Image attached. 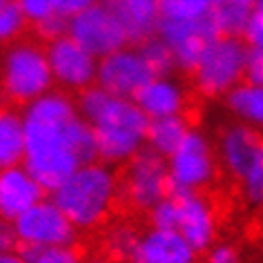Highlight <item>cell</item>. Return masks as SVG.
<instances>
[{
	"instance_id": "6da1fadb",
	"label": "cell",
	"mask_w": 263,
	"mask_h": 263,
	"mask_svg": "<svg viewBox=\"0 0 263 263\" xmlns=\"http://www.w3.org/2000/svg\"><path fill=\"white\" fill-rule=\"evenodd\" d=\"M27 152L23 165L47 190L65 183L78 167L98 161L94 127L78 111L74 94L51 89L23 107Z\"/></svg>"
},
{
	"instance_id": "7a4b0ae2",
	"label": "cell",
	"mask_w": 263,
	"mask_h": 263,
	"mask_svg": "<svg viewBox=\"0 0 263 263\" xmlns=\"http://www.w3.org/2000/svg\"><path fill=\"white\" fill-rule=\"evenodd\" d=\"M81 116L94 127L98 161L107 165H125L147 145L149 118L134 98L114 96L101 85L76 96Z\"/></svg>"
},
{
	"instance_id": "3957f363",
	"label": "cell",
	"mask_w": 263,
	"mask_h": 263,
	"mask_svg": "<svg viewBox=\"0 0 263 263\" xmlns=\"http://www.w3.org/2000/svg\"><path fill=\"white\" fill-rule=\"evenodd\" d=\"M51 199L76 230H94L109 219L121 199V176L103 161L87 163L61 183L51 192Z\"/></svg>"
},
{
	"instance_id": "277c9868",
	"label": "cell",
	"mask_w": 263,
	"mask_h": 263,
	"mask_svg": "<svg viewBox=\"0 0 263 263\" xmlns=\"http://www.w3.org/2000/svg\"><path fill=\"white\" fill-rule=\"evenodd\" d=\"M216 156L250 205L263 208V132L241 121L223 123L216 132Z\"/></svg>"
},
{
	"instance_id": "5b68a950",
	"label": "cell",
	"mask_w": 263,
	"mask_h": 263,
	"mask_svg": "<svg viewBox=\"0 0 263 263\" xmlns=\"http://www.w3.org/2000/svg\"><path fill=\"white\" fill-rule=\"evenodd\" d=\"M51 89H56V81L49 65L47 45L27 36L5 45L3 94L9 107H27Z\"/></svg>"
},
{
	"instance_id": "8992f818",
	"label": "cell",
	"mask_w": 263,
	"mask_h": 263,
	"mask_svg": "<svg viewBox=\"0 0 263 263\" xmlns=\"http://www.w3.org/2000/svg\"><path fill=\"white\" fill-rule=\"evenodd\" d=\"M250 45L241 36H216L192 69V89L208 101L226 98L246 81V58Z\"/></svg>"
},
{
	"instance_id": "52a82bcc",
	"label": "cell",
	"mask_w": 263,
	"mask_h": 263,
	"mask_svg": "<svg viewBox=\"0 0 263 263\" xmlns=\"http://www.w3.org/2000/svg\"><path fill=\"white\" fill-rule=\"evenodd\" d=\"M121 201L136 212H149L170 194L167 159L149 147H143L132 161L123 165Z\"/></svg>"
},
{
	"instance_id": "ba28073f",
	"label": "cell",
	"mask_w": 263,
	"mask_h": 263,
	"mask_svg": "<svg viewBox=\"0 0 263 263\" xmlns=\"http://www.w3.org/2000/svg\"><path fill=\"white\" fill-rule=\"evenodd\" d=\"M170 167V192H203L212 185L219 174V156L216 145L201 129H190L185 141L167 156Z\"/></svg>"
},
{
	"instance_id": "9c48e42d",
	"label": "cell",
	"mask_w": 263,
	"mask_h": 263,
	"mask_svg": "<svg viewBox=\"0 0 263 263\" xmlns=\"http://www.w3.org/2000/svg\"><path fill=\"white\" fill-rule=\"evenodd\" d=\"M9 223L16 232L18 243L34 248L74 246L78 232L74 223L67 219V214L56 205L54 199H43Z\"/></svg>"
},
{
	"instance_id": "30bf717a",
	"label": "cell",
	"mask_w": 263,
	"mask_h": 263,
	"mask_svg": "<svg viewBox=\"0 0 263 263\" xmlns=\"http://www.w3.org/2000/svg\"><path fill=\"white\" fill-rule=\"evenodd\" d=\"M49 65L54 71L56 87L67 94H81L96 85L98 76V58L89 54L81 43H76L69 34L47 45Z\"/></svg>"
},
{
	"instance_id": "8fae6325",
	"label": "cell",
	"mask_w": 263,
	"mask_h": 263,
	"mask_svg": "<svg viewBox=\"0 0 263 263\" xmlns=\"http://www.w3.org/2000/svg\"><path fill=\"white\" fill-rule=\"evenodd\" d=\"M69 36L76 43H81L89 54H94L98 61L114 51L129 45V38L125 34L118 18L98 0L91 9L83 11L81 16L69 21Z\"/></svg>"
},
{
	"instance_id": "7c38bea8",
	"label": "cell",
	"mask_w": 263,
	"mask_h": 263,
	"mask_svg": "<svg viewBox=\"0 0 263 263\" xmlns=\"http://www.w3.org/2000/svg\"><path fill=\"white\" fill-rule=\"evenodd\" d=\"M152 78L154 74L143 58L141 47L139 45H127V47L101 58L96 85H101L103 89H107L114 96L136 98V94Z\"/></svg>"
},
{
	"instance_id": "4fadbf2b",
	"label": "cell",
	"mask_w": 263,
	"mask_h": 263,
	"mask_svg": "<svg viewBox=\"0 0 263 263\" xmlns=\"http://www.w3.org/2000/svg\"><path fill=\"white\" fill-rule=\"evenodd\" d=\"M156 36H161L167 43V47L172 49L176 69L183 71V74H192V69L196 67L205 47L221 34L216 31L212 18H203V21L161 18Z\"/></svg>"
},
{
	"instance_id": "5bb4252c",
	"label": "cell",
	"mask_w": 263,
	"mask_h": 263,
	"mask_svg": "<svg viewBox=\"0 0 263 263\" xmlns=\"http://www.w3.org/2000/svg\"><path fill=\"white\" fill-rule=\"evenodd\" d=\"M179 203V232L196 252L212 248L216 234L214 208L201 192H170Z\"/></svg>"
},
{
	"instance_id": "9a60e30c",
	"label": "cell",
	"mask_w": 263,
	"mask_h": 263,
	"mask_svg": "<svg viewBox=\"0 0 263 263\" xmlns=\"http://www.w3.org/2000/svg\"><path fill=\"white\" fill-rule=\"evenodd\" d=\"M45 190L25 165L5 167L0 174V212L5 221H14L45 199Z\"/></svg>"
},
{
	"instance_id": "2e32d148",
	"label": "cell",
	"mask_w": 263,
	"mask_h": 263,
	"mask_svg": "<svg viewBox=\"0 0 263 263\" xmlns=\"http://www.w3.org/2000/svg\"><path fill=\"white\" fill-rule=\"evenodd\" d=\"M134 101L145 111L149 121L152 118H165V116H183L187 109L190 91L174 76H154L136 94Z\"/></svg>"
},
{
	"instance_id": "e0dca14e",
	"label": "cell",
	"mask_w": 263,
	"mask_h": 263,
	"mask_svg": "<svg viewBox=\"0 0 263 263\" xmlns=\"http://www.w3.org/2000/svg\"><path fill=\"white\" fill-rule=\"evenodd\" d=\"M123 25L129 45H141L159 34L161 0H101Z\"/></svg>"
},
{
	"instance_id": "ac0fdd59",
	"label": "cell",
	"mask_w": 263,
	"mask_h": 263,
	"mask_svg": "<svg viewBox=\"0 0 263 263\" xmlns=\"http://www.w3.org/2000/svg\"><path fill=\"white\" fill-rule=\"evenodd\" d=\"M196 250L176 230H147L129 263H194Z\"/></svg>"
},
{
	"instance_id": "d6986e66",
	"label": "cell",
	"mask_w": 263,
	"mask_h": 263,
	"mask_svg": "<svg viewBox=\"0 0 263 263\" xmlns=\"http://www.w3.org/2000/svg\"><path fill=\"white\" fill-rule=\"evenodd\" d=\"M25 152H27V132H25L23 111L7 105L0 116V165L3 170L23 165Z\"/></svg>"
},
{
	"instance_id": "ffe728a7",
	"label": "cell",
	"mask_w": 263,
	"mask_h": 263,
	"mask_svg": "<svg viewBox=\"0 0 263 263\" xmlns=\"http://www.w3.org/2000/svg\"><path fill=\"white\" fill-rule=\"evenodd\" d=\"M226 109L232 114L234 121H241L250 127L263 132V87L243 81L241 85L223 98Z\"/></svg>"
},
{
	"instance_id": "44dd1931",
	"label": "cell",
	"mask_w": 263,
	"mask_h": 263,
	"mask_svg": "<svg viewBox=\"0 0 263 263\" xmlns=\"http://www.w3.org/2000/svg\"><path fill=\"white\" fill-rule=\"evenodd\" d=\"M190 123L185 114L183 116H165V118H152L147 127V145L154 152L167 156H172L176 152V147L185 141V136L190 134Z\"/></svg>"
},
{
	"instance_id": "7402d4cb",
	"label": "cell",
	"mask_w": 263,
	"mask_h": 263,
	"mask_svg": "<svg viewBox=\"0 0 263 263\" xmlns=\"http://www.w3.org/2000/svg\"><path fill=\"white\" fill-rule=\"evenodd\" d=\"M256 0H214L212 7V18L216 31L221 36H241L248 27L250 14Z\"/></svg>"
},
{
	"instance_id": "603a6c76",
	"label": "cell",
	"mask_w": 263,
	"mask_h": 263,
	"mask_svg": "<svg viewBox=\"0 0 263 263\" xmlns=\"http://www.w3.org/2000/svg\"><path fill=\"white\" fill-rule=\"evenodd\" d=\"M143 234L132 223H116L105 234V252L118 263H129L139 250Z\"/></svg>"
},
{
	"instance_id": "cb8c5ba5",
	"label": "cell",
	"mask_w": 263,
	"mask_h": 263,
	"mask_svg": "<svg viewBox=\"0 0 263 263\" xmlns=\"http://www.w3.org/2000/svg\"><path fill=\"white\" fill-rule=\"evenodd\" d=\"M141 54L145 58V63L149 65L154 76H172V71L176 69V61L172 49L167 47V43L161 36H152L145 43L139 45Z\"/></svg>"
},
{
	"instance_id": "d4e9b609",
	"label": "cell",
	"mask_w": 263,
	"mask_h": 263,
	"mask_svg": "<svg viewBox=\"0 0 263 263\" xmlns=\"http://www.w3.org/2000/svg\"><path fill=\"white\" fill-rule=\"evenodd\" d=\"M27 27H31L27 16L23 14L21 5L16 0H0V36H3V43H16L25 38V31Z\"/></svg>"
},
{
	"instance_id": "484cf974",
	"label": "cell",
	"mask_w": 263,
	"mask_h": 263,
	"mask_svg": "<svg viewBox=\"0 0 263 263\" xmlns=\"http://www.w3.org/2000/svg\"><path fill=\"white\" fill-rule=\"evenodd\" d=\"M214 0H161V18L174 21H203L210 18Z\"/></svg>"
},
{
	"instance_id": "4316f807",
	"label": "cell",
	"mask_w": 263,
	"mask_h": 263,
	"mask_svg": "<svg viewBox=\"0 0 263 263\" xmlns=\"http://www.w3.org/2000/svg\"><path fill=\"white\" fill-rule=\"evenodd\" d=\"M16 252L27 263H83L85 259L74 250V246H61V248H34L18 243Z\"/></svg>"
},
{
	"instance_id": "83f0119b",
	"label": "cell",
	"mask_w": 263,
	"mask_h": 263,
	"mask_svg": "<svg viewBox=\"0 0 263 263\" xmlns=\"http://www.w3.org/2000/svg\"><path fill=\"white\" fill-rule=\"evenodd\" d=\"M149 226L156 230H176L179 232V203L174 194H167L159 205H154L147 212Z\"/></svg>"
},
{
	"instance_id": "f1b7e54d",
	"label": "cell",
	"mask_w": 263,
	"mask_h": 263,
	"mask_svg": "<svg viewBox=\"0 0 263 263\" xmlns=\"http://www.w3.org/2000/svg\"><path fill=\"white\" fill-rule=\"evenodd\" d=\"M31 27L61 14V0H16Z\"/></svg>"
},
{
	"instance_id": "f546056e",
	"label": "cell",
	"mask_w": 263,
	"mask_h": 263,
	"mask_svg": "<svg viewBox=\"0 0 263 263\" xmlns=\"http://www.w3.org/2000/svg\"><path fill=\"white\" fill-rule=\"evenodd\" d=\"M31 31H34V38H38V41L45 45H49V43H54L58 38L69 34V21L58 14L54 18H47V21L41 25H36V27H31Z\"/></svg>"
},
{
	"instance_id": "4dcf8cb0",
	"label": "cell",
	"mask_w": 263,
	"mask_h": 263,
	"mask_svg": "<svg viewBox=\"0 0 263 263\" xmlns=\"http://www.w3.org/2000/svg\"><path fill=\"white\" fill-rule=\"evenodd\" d=\"M243 41H246L250 47L263 49V0H256V5L252 7L248 27L243 31Z\"/></svg>"
},
{
	"instance_id": "1f68e13d",
	"label": "cell",
	"mask_w": 263,
	"mask_h": 263,
	"mask_svg": "<svg viewBox=\"0 0 263 263\" xmlns=\"http://www.w3.org/2000/svg\"><path fill=\"white\" fill-rule=\"evenodd\" d=\"M246 83L263 87V49L250 47L246 58Z\"/></svg>"
},
{
	"instance_id": "d6a6232c",
	"label": "cell",
	"mask_w": 263,
	"mask_h": 263,
	"mask_svg": "<svg viewBox=\"0 0 263 263\" xmlns=\"http://www.w3.org/2000/svg\"><path fill=\"white\" fill-rule=\"evenodd\" d=\"M205 263H239V254L232 246L228 243H219V246H212L208 250Z\"/></svg>"
},
{
	"instance_id": "836d02e7",
	"label": "cell",
	"mask_w": 263,
	"mask_h": 263,
	"mask_svg": "<svg viewBox=\"0 0 263 263\" xmlns=\"http://www.w3.org/2000/svg\"><path fill=\"white\" fill-rule=\"evenodd\" d=\"M96 3L98 0H61V16H65L67 21H71V18L81 16L83 11L91 9Z\"/></svg>"
},
{
	"instance_id": "e575fe53",
	"label": "cell",
	"mask_w": 263,
	"mask_h": 263,
	"mask_svg": "<svg viewBox=\"0 0 263 263\" xmlns=\"http://www.w3.org/2000/svg\"><path fill=\"white\" fill-rule=\"evenodd\" d=\"M0 263H27V261H25L23 256L16 252V250H11V252H3V256H0Z\"/></svg>"
},
{
	"instance_id": "d590c367",
	"label": "cell",
	"mask_w": 263,
	"mask_h": 263,
	"mask_svg": "<svg viewBox=\"0 0 263 263\" xmlns=\"http://www.w3.org/2000/svg\"><path fill=\"white\" fill-rule=\"evenodd\" d=\"M83 263H118V261H114L109 254H96V256H89V259H85Z\"/></svg>"
}]
</instances>
